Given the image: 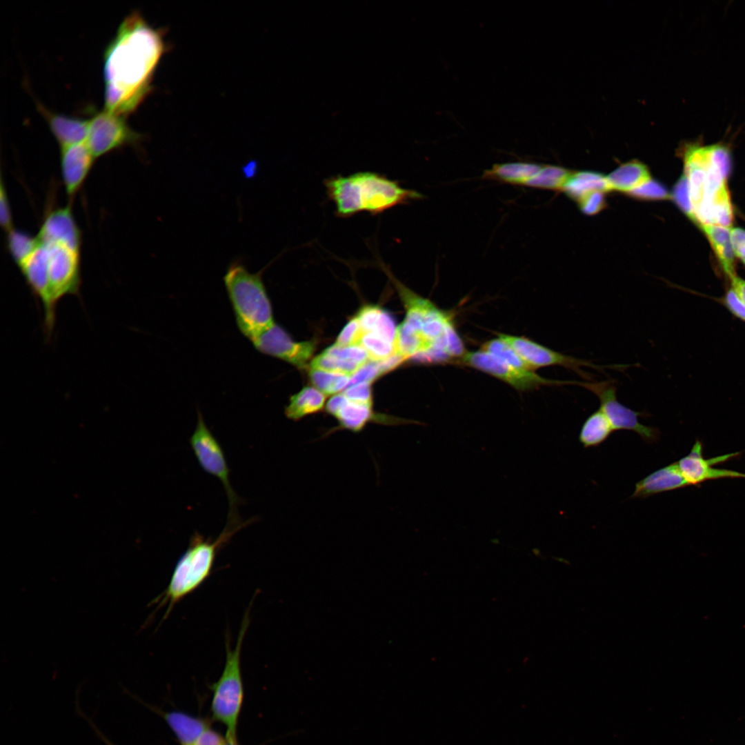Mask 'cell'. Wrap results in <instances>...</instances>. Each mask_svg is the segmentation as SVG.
<instances>
[{
  "instance_id": "11",
  "label": "cell",
  "mask_w": 745,
  "mask_h": 745,
  "mask_svg": "<svg viewBox=\"0 0 745 745\" xmlns=\"http://www.w3.org/2000/svg\"><path fill=\"white\" fill-rule=\"evenodd\" d=\"M141 138L128 126L125 116L104 109L90 119L85 142L97 159L124 146L137 144Z\"/></svg>"
},
{
  "instance_id": "37",
  "label": "cell",
  "mask_w": 745,
  "mask_h": 745,
  "mask_svg": "<svg viewBox=\"0 0 745 745\" xmlns=\"http://www.w3.org/2000/svg\"><path fill=\"white\" fill-rule=\"evenodd\" d=\"M357 319L354 317L344 326L339 333L336 343L339 346H359V342L364 334Z\"/></svg>"
},
{
  "instance_id": "13",
  "label": "cell",
  "mask_w": 745,
  "mask_h": 745,
  "mask_svg": "<svg viewBox=\"0 0 745 745\" xmlns=\"http://www.w3.org/2000/svg\"><path fill=\"white\" fill-rule=\"evenodd\" d=\"M497 335L499 338L513 348L533 371L542 367L559 366L573 370L583 379L589 381L591 379V376L584 372L582 368L589 367L602 370L605 368L616 366L596 365L588 360L555 351L525 337L504 333H497Z\"/></svg>"
},
{
  "instance_id": "15",
  "label": "cell",
  "mask_w": 745,
  "mask_h": 745,
  "mask_svg": "<svg viewBox=\"0 0 745 745\" xmlns=\"http://www.w3.org/2000/svg\"><path fill=\"white\" fill-rule=\"evenodd\" d=\"M250 341L259 352L282 359L299 368L306 367L315 349V341L296 342L275 323Z\"/></svg>"
},
{
  "instance_id": "21",
  "label": "cell",
  "mask_w": 745,
  "mask_h": 745,
  "mask_svg": "<svg viewBox=\"0 0 745 745\" xmlns=\"http://www.w3.org/2000/svg\"><path fill=\"white\" fill-rule=\"evenodd\" d=\"M542 166L537 163L524 161L496 163L484 172L482 178L525 186L528 181L539 171Z\"/></svg>"
},
{
  "instance_id": "27",
  "label": "cell",
  "mask_w": 745,
  "mask_h": 745,
  "mask_svg": "<svg viewBox=\"0 0 745 745\" xmlns=\"http://www.w3.org/2000/svg\"><path fill=\"white\" fill-rule=\"evenodd\" d=\"M613 429L600 410L591 413L581 427L579 440L584 448L596 447L606 441Z\"/></svg>"
},
{
  "instance_id": "24",
  "label": "cell",
  "mask_w": 745,
  "mask_h": 745,
  "mask_svg": "<svg viewBox=\"0 0 745 745\" xmlns=\"http://www.w3.org/2000/svg\"><path fill=\"white\" fill-rule=\"evenodd\" d=\"M606 177L609 190L628 193L650 179L646 166L637 160L621 165Z\"/></svg>"
},
{
  "instance_id": "19",
  "label": "cell",
  "mask_w": 745,
  "mask_h": 745,
  "mask_svg": "<svg viewBox=\"0 0 745 745\" xmlns=\"http://www.w3.org/2000/svg\"><path fill=\"white\" fill-rule=\"evenodd\" d=\"M36 104L60 148L86 141L90 119H86L51 111L38 101H36Z\"/></svg>"
},
{
  "instance_id": "43",
  "label": "cell",
  "mask_w": 745,
  "mask_h": 745,
  "mask_svg": "<svg viewBox=\"0 0 745 745\" xmlns=\"http://www.w3.org/2000/svg\"><path fill=\"white\" fill-rule=\"evenodd\" d=\"M731 238L735 256L745 264V230L731 228Z\"/></svg>"
},
{
  "instance_id": "41",
  "label": "cell",
  "mask_w": 745,
  "mask_h": 745,
  "mask_svg": "<svg viewBox=\"0 0 745 745\" xmlns=\"http://www.w3.org/2000/svg\"><path fill=\"white\" fill-rule=\"evenodd\" d=\"M0 183V223L1 228L6 231L12 228V215L10 202L8 200L6 188L3 183L2 175Z\"/></svg>"
},
{
  "instance_id": "35",
  "label": "cell",
  "mask_w": 745,
  "mask_h": 745,
  "mask_svg": "<svg viewBox=\"0 0 745 745\" xmlns=\"http://www.w3.org/2000/svg\"><path fill=\"white\" fill-rule=\"evenodd\" d=\"M324 351L341 359L353 361L362 366L369 359L366 351L361 346L341 347L334 344Z\"/></svg>"
},
{
  "instance_id": "42",
  "label": "cell",
  "mask_w": 745,
  "mask_h": 745,
  "mask_svg": "<svg viewBox=\"0 0 745 745\" xmlns=\"http://www.w3.org/2000/svg\"><path fill=\"white\" fill-rule=\"evenodd\" d=\"M722 303L735 317L745 321V304L732 288L725 293Z\"/></svg>"
},
{
  "instance_id": "18",
  "label": "cell",
  "mask_w": 745,
  "mask_h": 745,
  "mask_svg": "<svg viewBox=\"0 0 745 745\" xmlns=\"http://www.w3.org/2000/svg\"><path fill=\"white\" fill-rule=\"evenodd\" d=\"M95 159L86 142L60 148L61 175L70 201L83 186Z\"/></svg>"
},
{
  "instance_id": "10",
  "label": "cell",
  "mask_w": 745,
  "mask_h": 745,
  "mask_svg": "<svg viewBox=\"0 0 745 745\" xmlns=\"http://www.w3.org/2000/svg\"><path fill=\"white\" fill-rule=\"evenodd\" d=\"M575 385L582 386L597 395L600 401L599 409L608 419L613 431H633L646 443H654L659 439L660 432L658 428L644 425L639 421L638 417L644 414L633 410L617 400V387L613 381H576Z\"/></svg>"
},
{
  "instance_id": "45",
  "label": "cell",
  "mask_w": 745,
  "mask_h": 745,
  "mask_svg": "<svg viewBox=\"0 0 745 745\" xmlns=\"http://www.w3.org/2000/svg\"><path fill=\"white\" fill-rule=\"evenodd\" d=\"M728 279L730 280L731 288L745 304V280L739 277L737 274L731 277Z\"/></svg>"
},
{
  "instance_id": "5",
  "label": "cell",
  "mask_w": 745,
  "mask_h": 745,
  "mask_svg": "<svg viewBox=\"0 0 745 745\" xmlns=\"http://www.w3.org/2000/svg\"><path fill=\"white\" fill-rule=\"evenodd\" d=\"M241 529L225 526L214 540L211 537L206 538L197 531L194 533L187 549L175 564L166 588L150 604V606L157 604V610L166 607L163 620L169 616L176 604L209 577L217 553Z\"/></svg>"
},
{
  "instance_id": "6",
  "label": "cell",
  "mask_w": 745,
  "mask_h": 745,
  "mask_svg": "<svg viewBox=\"0 0 745 745\" xmlns=\"http://www.w3.org/2000/svg\"><path fill=\"white\" fill-rule=\"evenodd\" d=\"M261 273H251L243 264L235 262L223 277L237 326L250 341L275 324Z\"/></svg>"
},
{
  "instance_id": "29",
  "label": "cell",
  "mask_w": 745,
  "mask_h": 745,
  "mask_svg": "<svg viewBox=\"0 0 745 745\" xmlns=\"http://www.w3.org/2000/svg\"><path fill=\"white\" fill-rule=\"evenodd\" d=\"M570 174L568 170L559 166H542L525 186L550 190L562 189Z\"/></svg>"
},
{
  "instance_id": "33",
  "label": "cell",
  "mask_w": 745,
  "mask_h": 745,
  "mask_svg": "<svg viewBox=\"0 0 745 745\" xmlns=\"http://www.w3.org/2000/svg\"><path fill=\"white\" fill-rule=\"evenodd\" d=\"M480 350L500 358L517 368L533 371L513 348L499 337L486 341Z\"/></svg>"
},
{
  "instance_id": "7",
  "label": "cell",
  "mask_w": 745,
  "mask_h": 745,
  "mask_svg": "<svg viewBox=\"0 0 745 745\" xmlns=\"http://www.w3.org/2000/svg\"><path fill=\"white\" fill-rule=\"evenodd\" d=\"M250 624L249 610L244 614L237 641L230 646L229 634L226 635V662L219 679L212 684L211 711L213 719L226 727L228 743L237 744V728L244 699V685L241 670V653L246 633Z\"/></svg>"
},
{
  "instance_id": "25",
  "label": "cell",
  "mask_w": 745,
  "mask_h": 745,
  "mask_svg": "<svg viewBox=\"0 0 745 745\" xmlns=\"http://www.w3.org/2000/svg\"><path fill=\"white\" fill-rule=\"evenodd\" d=\"M325 395L318 389L310 386L303 388L292 395L285 408L286 417L292 421L319 412L324 406Z\"/></svg>"
},
{
  "instance_id": "32",
  "label": "cell",
  "mask_w": 745,
  "mask_h": 745,
  "mask_svg": "<svg viewBox=\"0 0 745 745\" xmlns=\"http://www.w3.org/2000/svg\"><path fill=\"white\" fill-rule=\"evenodd\" d=\"M362 365L357 363L341 359L325 351L315 357L310 363L311 369L341 373L350 377Z\"/></svg>"
},
{
  "instance_id": "3",
  "label": "cell",
  "mask_w": 745,
  "mask_h": 745,
  "mask_svg": "<svg viewBox=\"0 0 745 745\" xmlns=\"http://www.w3.org/2000/svg\"><path fill=\"white\" fill-rule=\"evenodd\" d=\"M381 268L394 284L405 306L406 314L402 323L421 340L424 352L420 362H444L460 359L466 351L452 315L408 288L384 264Z\"/></svg>"
},
{
  "instance_id": "1",
  "label": "cell",
  "mask_w": 745,
  "mask_h": 745,
  "mask_svg": "<svg viewBox=\"0 0 745 745\" xmlns=\"http://www.w3.org/2000/svg\"><path fill=\"white\" fill-rule=\"evenodd\" d=\"M164 50L159 30L137 12L125 17L103 54L105 109L125 117L135 110Z\"/></svg>"
},
{
  "instance_id": "20",
  "label": "cell",
  "mask_w": 745,
  "mask_h": 745,
  "mask_svg": "<svg viewBox=\"0 0 745 745\" xmlns=\"http://www.w3.org/2000/svg\"><path fill=\"white\" fill-rule=\"evenodd\" d=\"M687 486L675 462L655 470L637 482L630 498H647Z\"/></svg>"
},
{
  "instance_id": "8",
  "label": "cell",
  "mask_w": 745,
  "mask_h": 745,
  "mask_svg": "<svg viewBox=\"0 0 745 745\" xmlns=\"http://www.w3.org/2000/svg\"><path fill=\"white\" fill-rule=\"evenodd\" d=\"M197 415L196 428L189 439L191 448L201 468L218 479L225 489L229 506L226 526L244 528L255 519L246 522L240 519L237 508L241 504L242 499L238 497L230 484V470L223 450L208 428L201 413L198 412Z\"/></svg>"
},
{
  "instance_id": "39",
  "label": "cell",
  "mask_w": 745,
  "mask_h": 745,
  "mask_svg": "<svg viewBox=\"0 0 745 745\" xmlns=\"http://www.w3.org/2000/svg\"><path fill=\"white\" fill-rule=\"evenodd\" d=\"M578 201L581 210L588 215H593L599 212L606 204L604 192L602 191L588 193Z\"/></svg>"
},
{
  "instance_id": "44",
  "label": "cell",
  "mask_w": 745,
  "mask_h": 745,
  "mask_svg": "<svg viewBox=\"0 0 745 745\" xmlns=\"http://www.w3.org/2000/svg\"><path fill=\"white\" fill-rule=\"evenodd\" d=\"M226 738L215 731L208 728L196 740L193 745H227Z\"/></svg>"
},
{
  "instance_id": "47",
  "label": "cell",
  "mask_w": 745,
  "mask_h": 745,
  "mask_svg": "<svg viewBox=\"0 0 745 745\" xmlns=\"http://www.w3.org/2000/svg\"><path fill=\"white\" fill-rule=\"evenodd\" d=\"M227 745H235V744H231L230 743H228ZM236 745H237V744H236Z\"/></svg>"
},
{
  "instance_id": "46",
  "label": "cell",
  "mask_w": 745,
  "mask_h": 745,
  "mask_svg": "<svg viewBox=\"0 0 745 745\" xmlns=\"http://www.w3.org/2000/svg\"><path fill=\"white\" fill-rule=\"evenodd\" d=\"M90 723L91 724V725H92V726L93 727L94 730H95V731L97 732V734L99 735V737H101V738L102 739V740H103V742H105V743L106 744V745H115V744H112V743L111 742H110V741H109V740H108V739H107V738H106V737H105V736H104V735H103V733H101V731H99V729H98V728H97V727L95 726V724H92V722H90Z\"/></svg>"
},
{
  "instance_id": "40",
  "label": "cell",
  "mask_w": 745,
  "mask_h": 745,
  "mask_svg": "<svg viewBox=\"0 0 745 745\" xmlns=\"http://www.w3.org/2000/svg\"><path fill=\"white\" fill-rule=\"evenodd\" d=\"M381 375L377 361H368L364 364L352 376L348 386L360 383L370 384Z\"/></svg>"
},
{
  "instance_id": "4",
  "label": "cell",
  "mask_w": 745,
  "mask_h": 745,
  "mask_svg": "<svg viewBox=\"0 0 745 745\" xmlns=\"http://www.w3.org/2000/svg\"><path fill=\"white\" fill-rule=\"evenodd\" d=\"M324 185L335 204L336 215L341 217L361 212L375 215L424 197L416 190L401 187L397 181L372 172L332 176L325 180Z\"/></svg>"
},
{
  "instance_id": "9",
  "label": "cell",
  "mask_w": 745,
  "mask_h": 745,
  "mask_svg": "<svg viewBox=\"0 0 745 745\" xmlns=\"http://www.w3.org/2000/svg\"><path fill=\"white\" fill-rule=\"evenodd\" d=\"M43 245L48 252L51 302L57 310L59 302L63 297L79 293L81 284L80 250L60 244Z\"/></svg>"
},
{
  "instance_id": "16",
  "label": "cell",
  "mask_w": 745,
  "mask_h": 745,
  "mask_svg": "<svg viewBox=\"0 0 745 745\" xmlns=\"http://www.w3.org/2000/svg\"><path fill=\"white\" fill-rule=\"evenodd\" d=\"M737 455L738 453H734L705 459L702 454V444L697 440L690 453L680 459L677 464L688 486H696L708 480L722 478H745V473L713 467L716 464L725 462Z\"/></svg>"
},
{
  "instance_id": "28",
  "label": "cell",
  "mask_w": 745,
  "mask_h": 745,
  "mask_svg": "<svg viewBox=\"0 0 745 745\" xmlns=\"http://www.w3.org/2000/svg\"><path fill=\"white\" fill-rule=\"evenodd\" d=\"M6 232V248L12 259L19 267L37 249L39 245L37 237H34L27 232L14 228Z\"/></svg>"
},
{
  "instance_id": "14",
  "label": "cell",
  "mask_w": 745,
  "mask_h": 745,
  "mask_svg": "<svg viewBox=\"0 0 745 745\" xmlns=\"http://www.w3.org/2000/svg\"><path fill=\"white\" fill-rule=\"evenodd\" d=\"M326 410L338 421L337 427L329 434L337 430L359 433L372 421L388 425L421 424L416 421L376 414L372 406L349 401L343 393L332 396L326 404Z\"/></svg>"
},
{
  "instance_id": "22",
  "label": "cell",
  "mask_w": 745,
  "mask_h": 745,
  "mask_svg": "<svg viewBox=\"0 0 745 745\" xmlns=\"http://www.w3.org/2000/svg\"><path fill=\"white\" fill-rule=\"evenodd\" d=\"M700 228L710 242L728 278L736 275L735 255L731 238V228L715 225H702Z\"/></svg>"
},
{
  "instance_id": "26",
  "label": "cell",
  "mask_w": 745,
  "mask_h": 745,
  "mask_svg": "<svg viewBox=\"0 0 745 745\" xmlns=\"http://www.w3.org/2000/svg\"><path fill=\"white\" fill-rule=\"evenodd\" d=\"M562 190L568 195L578 201L592 192H604L610 190L606 177L599 173L589 171L571 173Z\"/></svg>"
},
{
  "instance_id": "23",
  "label": "cell",
  "mask_w": 745,
  "mask_h": 745,
  "mask_svg": "<svg viewBox=\"0 0 745 745\" xmlns=\"http://www.w3.org/2000/svg\"><path fill=\"white\" fill-rule=\"evenodd\" d=\"M163 718L176 735L181 745H193L210 723L206 719L197 717L183 712L165 713Z\"/></svg>"
},
{
  "instance_id": "2",
  "label": "cell",
  "mask_w": 745,
  "mask_h": 745,
  "mask_svg": "<svg viewBox=\"0 0 745 745\" xmlns=\"http://www.w3.org/2000/svg\"><path fill=\"white\" fill-rule=\"evenodd\" d=\"M679 153L688 180L693 221L699 226L731 228L733 209L727 185L731 167L728 146L722 142L704 144L699 140L682 143Z\"/></svg>"
},
{
  "instance_id": "34",
  "label": "cell",
  "mask_w": 745,
  "mask_h": 745,
  "mask_svg": "<svg viewBox=\"0 0 745 745\" xmlns=\"http://www.w3.org/2000/svg\"><path fill=\"white\" fill-rule=\"evenodd\" d=\"M628 193L635 198L644 200H663L670 198V195L664 185L652 179Z\"/></svg>"
},
{
  "instance_id": "12",
  "label": "cell",
  "mask_w": 745,
  "mask_h": 745,
  "mask_svg": "<svg viewBox=\"0 0 745 745\" xmlns=\"http://www.w3.org/2000/svg\"><path fill=\"white\" fill-rule=\"evenodd\" d=\"M460 361L461 364L490 375L519 391L533 390L542 386L572 384V381L548 379L535 371L517 368L481 350L466 352Z\"/></svg>"
},
{
  "instance_id": "17",
  "label": "cell",
  "mask_w": 745,
  "mask_h": 745,
  "mask_svg": "<svg viewBox=\"0 0 745 745\" xmlns=\"http://www.w3.org/2000/svg\"><path fill=\"white\" fill-rule=\"evenodd\" d=\"M37 237L43 244H60L80 250L82 235L72 212V202L48 210Z\"/></svg>"
},
{
  "instance_id": "31",
  "label": "cell",
  "mask_w": 745,
  "mask_h": 745,
  "mask_svg": "<svg viewBox=\"0 0 745 745\" xmlns=\"http://www.w3.org/2000/svg\"><path fill=\"white\" fill-rule=\"evenodd\" d=\"M370 361H380L396 354L394 343L373 332H364L359 342Z\"/></svg>"
},
{
  "instance_id": "36",
  "label": "cell",
  "mask_w": 745,
  "mask_h": 745,
  "mask_svg": "<svg viewBox=\"0 0 745 745\" xmlns=\"http://www.w3.org/2000/svg\"><path fill=\"white\" fill-rule=\"evenodd\" d=\"M673 199L679 209L692 221L693 212L689 195L688 180L685 175L682 176L675 183L673 191Z\"/></svg>"
},
{
  "instance_id": "38",
  "label": "cell",
  "mask_w": 745,
  "mask_h": 745,
  "mask_svg": "<svg viewBox=\"0 0 745 745\" xmlns=\"http://www.w3.org/2000/svg\"><path fill=\"white\" fill-rule=\"evenodd\" d=\"M343 394L349 401L372 406V392L368 383H360L348 386Z\"/></svg>"
},
{
  "instance_id": "30",
  "label": "cell",
  "mask_w": 745,
  "mask_h": 745,
  "mask_svg": "<svg viewBox=\"0 0 745 745\" xmlns=\"http://www.w3.org/2000/svg\"><path fill=\"white\" fill-rule=\"evenodd\" d=\"M309 377L313 385L326 395H333L348 387L350 376L347 375L310 369Z\"/></svg>"
}]
</instances>
